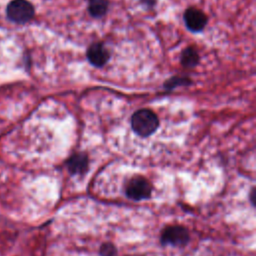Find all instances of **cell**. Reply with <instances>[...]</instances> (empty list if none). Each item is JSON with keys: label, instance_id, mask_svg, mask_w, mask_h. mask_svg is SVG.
<instances>
[{"label": "cell", "instance_id": "obj_1", "mask_svg": "<svg viewBox=\"0 0 256 256\" xmlns=\"http://www.w3.org/2000/svg\"><path fill=\"white\" fill-rule=\"evenodd\" d=\"M131 126L136 134L142 137H147L157 130L159 127V120L153 111L149 109H140L132 115Z\"/></svg>", "mask_w": 256, "mask_h": 256}, {"label": "cell", "instance_id": "obj_2", "mask_svg": "<svg viewBox=\"0 0 256 256\" xmlns=\"http://www.w3.org/2000/svg\"><path fill=\"white\" fill-rule=\"evenodd\" d=\"M7 15L16 23H26L34 15V7L27 0H13L7 7Z\"/></svg>", "mask_w": 256, "mask_h": 256}, {"label": "cell", "instance_id": "obj_3", "mask_svg": "<svg viewBox=\"0 0 256 256\" xmlns=\"http://www.w3.org/2000/svg\"><path fill=\"white\" fill-rule=\"evenodd\" d=\"M152 187L143 177L137 176L132 178L126 185V195L133 200H143L150 197Z\"/></svg>", "mask_w": 256, "mask_h": 256}, {"label": "cell", "instance_id": "obj_4", "mask_svg": "<svg viewBox=\"0 0 256 256\" xmlns=\"http://www.w3.org/2000/svg\"><path fill=\"white\" fill-rule=\"evenodd\" d=\"M189 241V233L182 226H170L167 227L162 235L161 242L163 244L173 245V246H183Z\"/></svg>", "mask_w": 256, "mask_h": 256}, {"label": "cell", "instance_id": "obj_5", "mask_svg": "<svg viewBox=\"0 0 256 256\" xmlns=\"http://www.w3.org/2000/svg\"><path fill=\"white\" fill-rule=\"evenodd\" d=\"M184 22L186 27L193 32H200L207 24L206 15L199 9L191 7L184 12Z\"/></svg>", "mask_w": 256, "mask_h": 256}, {"label": "cell", "instance_id": "obj_6", "mask_svg": "<svg viewBox=\"0 0 256 256\" xmlns=\"http://www.w3.org/2000/svg\"><path fill=\"white\" fill-rule=\"evenodd\" d=\"M87 59L93 66L102 67L110 59V53L102 43H93L87 49Z\"/></svg>", "mask_w": 256, "mask_h": 256}, {"label": "cell", "instance_id": "obj_7", "mask_svg": "<svg viewBox=\"0 0 256 256\" xmlns=\"http://www.w3.org/2000/svg\"><path fill=\"white\" fill-rule=\"evenodd\" d=\"M67 167L71 174H82L87 171L88 157L84 153L73 154L67 161Z\"/></svg>", "mask_w": 256, "mask_h": 256}, {"label": "cell", "instance_id": "obj_8", "mask_svg": "<svg viewBox=\"0 0 256 256\" xmlns=\"http://www.w3.org/2000/svg\"><path fill=\"white\" fill-rule=\"evenodd\" d=\"M108 0H88V12L94 18L103 17L108 10Z\"/></svg>", "mask_w": 256, "mask_h": 256}, {"label": "cell", "instance_id": "obj_9", "mask_svg": "<svg viewBox=\"0 0 256 256\" xmlns=\"http://www.w3.org/2000/svg\"><path fill=\"white\" fill-rule=\"evenodd\" d=\"M199 63V54L194 47H187L181 54V64L185 68H193Z\"/></svg>", "mask_w": 256, "mask_h": 256}, {"label": "cell", "instance_id": "obj_10", "mask_svg": "<svg viewBox=\"0 0 256 256\" xmlns=\"http://www.w3.org/2000/svg\"><path fill=\"white\" fill-rule=\"evenodd\" d=\"M192 83V81L188 78H183V77H178V76H175V77H172L170 78L169 80H167L164 84V87L166 89H173L175 87H178V86H182V85H190Z\"/></svg>", "mask_w": 256, "mask_h": 256}, {"label": "cell", "instance_id": "obj_11", "mask_svg": "<svg viewBox=\"0 0 256 256\" xmlns=\"http://www.w3.org/2000/svg\"><path fill=\"white\" fill-rule=\"evenodd\" d=\"M100 253H101L102 256H115L116 248L112 244L107 243V244L103 245V247L101 248Z\"/></svg>", "mask_w": 256, "mask_h": 256}, {"label": "cell", "instance_id": "obj_12", "mask_svg": "<svg viewBox=\"0 0 256 256\" xmlns=\"http://www.w3.org/2000/svg\"><path fill=\"white\" fill-rule=\"evenodd\" d=\"M255 195H256V191H255V189L253 188V189L251 190V193H250V200H251L253 206H255V200H256Z\"/></svg>", "mask_w": 256, "mask_h": 256}, {"label": "cell", "instance_id": "obj_13", "mask_svg": "<svg viewBox=\"0 0 256 256\" xmlns=\"http://www.w3.org/2000/svg\"><path fill=\"white\" fill-rule=\"evenodd\" d=\"M141 2H142V3H144L145 5L149 6V7H152V6H154V5H155L156 0H141Z\"/></svg>", "mask_w": 256, "mask_h": 256}]
</instances>
